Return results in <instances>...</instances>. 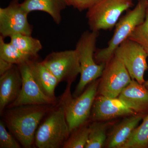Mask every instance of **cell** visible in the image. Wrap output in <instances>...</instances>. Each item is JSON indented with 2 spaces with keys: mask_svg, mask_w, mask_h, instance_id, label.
I'll return each instance as SVG.
<instances>
[{
  "mask_svg": "<svg viewBox=\"0 0 148 148\" xmlns=\"http://www.w3.org/2000/svg\"><path fill=\"white\" fill-rule=\"evenodd\" d=\"M55 105H24L8 108L4 122L23 147L34 145L36 132L42 120Z\"/></svg>",
  "mask_w": 148,
  "mask_h": 148,
  "instance_id": "1",
  "label": "cell"
},
{
  "mask_svg": "<svg viewBox=\"0 0 148 148\" xmlns=\"http://www.w3.org/2000/svg\"><path fill=\"white\" fill-rule=\"evenodd\" d=\"M99 82L100 78L90 83L83 92L76 97L73 96L71 92L72 84H67L59 103L64 108L71 133L88 122L93 102L98 94Z\"/></svg>",
  "mask_w": 148,
  "mask_h": 148,
  "instance_id": "2",
  "label": "cell"
},
{
  "mask_svg": "<svg viewBox=\"0 0 148 148\" xmlns=\"http://www.w3.org/2000/svg\"><path fill=\"white\" fill-rule=\"evenodd\" d=\"M99 32L86 31L80 37L76 46L80 66V78L73 94L77 97L85 90L88 85L101 77L106 64H98L94 59L96 44Z\"/></svg>",
  "mask_w": 148,
  "mask_h": 148,
  "instance_id": "3",
  "label": "cell"
},
{
  "mask_svg": "<svg viewBox=\"0 0 148 148\" xmlns=\"http://www.w3.org/2000/svg\"><path fill=\"white\" fill-rule=\"evenodd\" d=\"M135 7L129 10L116 23L113 35L108 46L95 51L94 59L98 64H106L112 57L117 48L128 38L145 19L148 7L146 0H138Z\"/></svg>",
  "mask_w": 148,
  "mask_h": 148,
  "instance_id": "4",
  "label": "cell"
},
{
  "mask_svg": "<svg viewBox=\"0 0 148 148\" xmlns=\"http://www.w3.org/2000/svg\"><path fill=\"white\" fill-rule=\"evenodd\" d=\"M46 116L36 132L34 145L38 148H63L71 134L64 108L58 103Z\"/></svg>",
  "mask_w": 148,
  "mask_h": 148,
  "instance_id": "5",
  "label": "cell"
},
{
  "mask_svg": "<svg viewBox=\"0 0 148 148\" xmlns=\"http://www.w3.org/2000/svg\"><path fill=\"white\" fill-rule=\"evenodd\" d=\"M133 5L132 0H99L87 10L86 18L90 31L113 29L123 12Z\"/></svg>",
  "mask_w": 148,
  "mask_h": 148,
  "instance_id": "6",
  "label": "cell"
},
{
  "mask_svg": "<svg viewBox=\"0 0 148 148\" xmlns=\"http://www.w3.org/2000/svg\"><path fill=\"white\" fill-rule=\"evenodd\" d=\"M114 56L124 65L132 79L144 84V75L148 69V53L144 47L127 38L117 48Z\"/></svg>",
  "mask_w": 148,
  "mask_h": 148,
  "instance_id": "7",
  "label": "cell"
},
{
  "mask_svg": "<svg viewBox=\"0 0 148 148\" xmlns=\"http://www.w3.org/2000/svg\"><path fill=\"white\" fill-rule=\"evenodd\" d=\"M132 80L124 65L113 56L106 63L100 77L98 94L110 98H118Z\"/></svg>",
  "mask_w": 148,
  "mask_h": 148,
  "instance_id": "8",
  "label": "cell"
},
{
  "mask_svg": "<svg viewBox=\"0 0 148 148\" xmlns=\"http://www.w3.org/2000/svg\"><path fill=\"white\" fill-rule=\"evenodd\" d=\"M42 62L59 82L72 84L80 73L79 57L76 49L53 51Z\"/></svg>",
  "mask_w": 148,
  "mask_h": 148,
  "instance_id": "9",
  "label": "cell"
},
{
  "mask_svg": "<svg viewBox=\"0 0 148 148\" xmlns=\"http://www.w3.org/2000/svg\"><path fill=\"white\" fill-rule=\"evenodd\" d=\"M29 13L19 0H12L4 8H0V34L3 38L16 34L32 36L33 27L28 20Z\"/></svg>",
  "mask_w": 148,
  "mask_h": 148,
  "instance_id": "10",
  "label": "cell"
},
{
  "mask_svg": "<svg viewBox=\"0 0 148 148\" xmlns=\"http://www.w3.org/2000/svg\"><path fill=\"white\" fill-rule=\"evenodd\" d=\"M18 66L22 77L21 92L7 109L24 105H56V100L46 95L35 81L28 62Z\"/></svg>",
  "mask_w": 148,
  "mask_h": 148,
  "instance_id": "11",
  "label": "cell"
},
{
  "mask_svg": "<svg viewBox=\"0 0 148 148\" xmlns=\"http://www.w3.org/2000/svg\"><path fill=\"white\" fill-rule=\"evenodd\" d=\"M136 114L118 97L110 98L98 95L93 102L90 119L92 121H106Z\"/></svg>",
  "mask_w": 148,
  "mask_h": 148,
  "instance_id": "12",
  "label": "cell"
},
{
  "mask_svg": "<svg viewBox=\"0 0 148 148\" xmlns=\"http://www.w3.org/2000/svg\"><path fill=\"white\" fill-rule=\"evenodd\" d=\"M22 77L18 65L0 77V114L18 98L22 87Z\"/></svg>",
  "mask_w": 148,
  "mask_h": 148,
  "instance_id": "13",
  "label": "cell"
},
{
  "mask_svg": "<svg viewBox=\"0 0 148 148\" xmlns=\"http://www.w3.org/2000/svg\"><path fill=\"white\" fill-rule=\"evenodd\" d=\"M145 115L136 114L125 116L115 125L107 138V147L121 148Z\"/></svg>",
  "mask_w": 148,
  "mask_h": 148,
  "instance_id": "14",
  "label": "cell"
},
{
  "mask_svg": "<svg viewBox=\"0 0 148 148\" xmlns=\"http://www.w3.org/2000/svg\"><path fill=\"white\" fill-rule=\"evenodd\" d=\"M118 98L136 114H145L148 111V89L132 79Z\"/></svg>",
  "mask_w": 148,
  "mask_h": 148,
  "instance_id": "15",
  "label": "cell"
},
{
  "mask_svg": "<svg viewBox=\"0 0 148 148\" xmlns=\"http://www.w3.org/2000/svg\"><path fill=\"white\" fill-rule=\"evenodd\" d=\"M32 75L42 92L48 97L56 100L55 90L59 82L53 74L47 68L42 61L37 59L28 61Z\"/></svg>",
  "mask_w": 148,
  "mask_h": 148,
  "instance_id": "16",
  "label": "cell"
},
{
  "mask_svg": "<svg viewBox=\"0 0 148 148\" xmlns=\"http://www.w3.org/2000/svg\"><path fill=\"white\" fill-rule=\"evenodd\" d=\"M21 5L29 14L34 11L46 12L56 24H59L62 21L61 12L68 4L66 0H24Z\"/></svg>",
  "mask_w": 148,
  "mask_h": 148,
  "instance_id": "17",
  "label": "cell"
},
{
  "mask_svg": "<svg viewBox=\"0 0 148 148\" xmlns=\"http://www.w3.org/2000/svg\"><path fill=\"white\" fill-rule=\"evenodd\" d=\"M10 42L23 53L36 59L38 58V53L42 47L39 40L29 35H14L10 37Z\"/></svg>",
  "mask_w": 148,
  "mask_h": 148,
  "instance_id": "18",
  "label": "cell"
},
{
  "mask_svg": "<svg viewBox=\"0 0 148 148\" xmlns=\"http://www.w3.org/2000/svg\"><path fill=\"white\" fill-rule=\"evenodd\" d=\"M109 123L93 121L88 125L89 135L85 148H102L107 141Z\"/></svg>",
  "mask_w": 148,
  "mask_h": 148,
  "instance_id": "19",
  "label": "cell"
},
{
  "mask_svg": "<svg viewBox=\"0 0 148 148\" xmlns=\"http://www.w3.org/2000/svg\"><path fill=\"white\" fill-rule=\"evenodd\" d=\"M0 58L14 65H19L36 59L18 49L10 42L6 43L0 36Z\"/></svg>",
  "mask_w": 148,
  "mask_h": 148,
  "instance_id": "20",
  "label": "cell"
},
{
  "mask_svg": "<svg viewBox=\"0 0 148 148\" xmlns=\"http://www.w3.org/2000/svg\"><path fill=\"white\" fill-rule=\"evenodd\" d=\"M148 147V114L145 116L142 123L134 130L121 148Z\"/></svg>",
  "mask_w": 148,
  "mask_h": 148,
  "instance_id": "21",
  "label": "cell"
},
{
  "mask_svg": "<svg viewBox=\"0 0 148 148\" xmlns=\"http://www.w3.org/2000/svg\"><path fill=\"white\" fill-rule=\"evenodd\" d=\"M88 122L72 131L63 148H85L89 135Z\"/></svg>",
  "mask_w": 148,
  "mask_h": 148,
  "instance_id": "22",
  "label": "cell"
},
{
  "mask_svg": "<svg viewBox=\"0 0 148 148\" xmlns=\"http://www.w3.org/2000/svg\"><path fill=\"white\" fill-rule=\"evenodd\" d=\"M128 38L138 43L148 52V9L145 21L135 28Z\"/></svg>",
  "mask_w": 148,
  "mask_h": 148,
  "instance_id": "23",
  "label": "cell"
},
{
  "mask_svg": "<svg viewBox=\"0 0 148 148\" xmlns=\"http://www.w3.org/2000/svg\"><path fill=\"white\" fill-rule=\"evenodd\" d=\"M6 126L4 121H0V148H21L20 143H18L11 133L7 130Z\"/></svg>",
  "mask_w": 148,
  "mask_h": 148,
  "instance_id": "24",
  "label": "cell"
},
{
  "mask_svg": "<svg viewBox=\"0 0 148 148\" xmlns=\"http://www.w3.org/2000/svg\"><path fill=\"white\" fill-rule=\"evenodd\" d=\"M99 0H66L68 6H71L79 11L88 10Z\"/></svg>",
  "mask_w": 148,
  "mask_h": 148,
  "instance_id": "25",
  "label": "cell"
},
{
  "mask_svg": "<svg viewBox=\"0 0 148 148\" xmlns=\"http://www.w3.org/2000/svg\"><path fill=\"white\" fill-rule=\"evenodd\" d=\"M14 64L0 58V76L2 75L10 70Z\"/></svg>",
  "mask_w": 148,
  "mask_h": 148,
  "instance_id": "26",
  "label": "cell"
},
{
  "mask_svg": "<svg viewBox=\"0 0 148 148\" xmlns=\"http://www.w3.org/2000/svg\"><path fill=\"white\" fill-rule=\"evenodd\" d=\"M144 84V85L145 86L147 89H148V80L146 81H145V83H144V84Z\"/></svg>",
  "mask_w": 148,
  "mask_h": 148,
  "instance_id": "27",
  "label": "cell"
},
{
  "mask_svg": "<svg viewBox=\"0 0 148 148\" xmlns=\"http://www.w3.org/2000/svg\"><path fill=\"white\" fill-rule=\"evenodd\" d=\"M146 1H147V7L148 9V0H146Z\"/></svg>",
  "mask_w": 148,
  "mask_h": 148,
  "instance_id": "28",
  "label": "cell"
}]
</instances>
